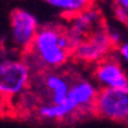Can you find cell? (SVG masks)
<instances>
[{
    "label": "cell",
    "mask_w": 128,
    "mask_h": 128,
    "mask_svg": "<svg viewBox=\"0 0 128 128\" xmlns=\"http://www.w3.org/2000/svg\"><path fill=\"white\" fill-rule=\"evenodd\" d=\"M27 54L31 68L38 72L56 70L73 56V44L66 28L51 24L40 28Z\"/></svg>",
    "instance_id": "obj_1"
},
{
    "label": "cell",
    "mask_w": 128,
    "mask_h": 128,
    "mask_svg": "<svg viewBox=\"0 0 128 128\" xmlns=\"http://www.w3.org/2000/svg\"><path fill=\"white\" fill-rule=\"evenodd\" d=\"M118 7V13L120 14L128 16V0H114Z\"/></svg>",
    "instance_id": "obj_13"
},
{
    "label": "cell",
    "mask_w": 128,
    "mask_h": 128,
    "mask_svg": "<svg viewBox=\"0 0 128 128\" xmlns=\"http://www.w3.org/2000/svg\"><path fill=\"white\" fill-rule=\"evenodd\" d=\"M32 84V68L27 59L3 58L0 64V93L12 102L21 97Z\"/></svg>",
    "instance_id": "obj_2"
},
{
    "label": "cell",
    "mask_w": 128,
    "mask_h": 128,
    "mask_svg": "<svg viewBox=\"0 0 128 128\" xmlns=\"http://www.w3.org/2000/svg\"><path fill=\"white\" fill-rule=\"evenodd\" d=\"M113 46L108 31L100 28L73 48V58L79 62L97 65L98 62L110 56Z\"/></svg>",
    "instance_id": "obj_6"
},
{
    "label": "cell",
    "mask_w": 128,
    "mask_h": 128,
    "mask_svg": "<svg viewBox=\"0 0 128 128\" xmlns=\"http://www.w3.org/2000/svg\"><path fill=\"white\" fill-rule=\"evenodd\" d=\"M40 23L26 8H14L8 16V42L13 49L28 52L40 31Z\"/></svg>",
    "instance_id": "obj_3"
},
{
    "label": "cell",
    "mask_w": 128,
    "mask_h": 128,
    "mask_svg": "<svg viewBox=\"0 0 128 128\" xmlns=\"http://www.w3.org/2000/svg\"><path fill=\"white\" fill-rule=\"evenodd\" d=\"M94 83L100 89H124L128 87V75L116 56L103 59L93 69Z\"/></svg>",
    "instance_id": "obj_8"
},
{
    "label": "cell",
    "mask_w": 128,
    "mask_h": 128,
    "mask_svg": "<svg viewBox=\"0 0 128 128\" xmlns=\"http://www.w3.org/2000/svg\"><path fill=\"white\" fill-rule=\"evenodd\" d=\"M116 49H117V55L120 56V59H122L128 65V38L124 40Z\"/></svg>",
    "instance_id": "obj_12"
},
{
    "label": "cell",
    "mask_w": 128,
    "mask_h": 128,
    "mask_svg": "<svg viewBox=\"0 0 128 128\" xmlns=\"http://www.w3.org/2000/svg\"><path fill=\"white\" fill-rule=\"evenodd\" d=\"M37 117L42 121H66L70 118H76L78 114L70 107L68 102L60 103V104H38L37 108Z\"/></svg>",
    "instance_id": "obj_10"
},
{
    "label": "cell",
    "mask_w": 128,
    "mask_h": 128,
    "mask_svg": "<svg viewBox=\"0 0 128 128\" xmlns=\"http://www.w3.org/2000/svg\"><path fill=\"white\" fill-rule=\"evenodd\" d=\"M98 92H100V87L94 82L89 79L76 78L72 82L69 97L66 102L76 111L78 117L92 113L94 114V106L97 102Z\"/></svg>",
    "instance_id": "obj_7"
},
{
    "label": "cell",
    "mask_w": 128,
    "mask_h": 128,
    "mask_svg": "<svg viewBox=\"0 0 128 128\" xmlns=\"http://www.w3.org/2000/svg\"><path fill=\"white\" fill-rule=\"evenodd\" d=\"M46 3L64 16L73 18L75 16L93 7L94 0H45Z\"/></svg>",
    "instance_id": "obj_11"
},
{
    "label": "cell",
    "mask_w": 128,
    "mask_h": 128,
    "mask_svg": "<svg viewBox=\"0 0 128 128\" xmlns=\"http://www.w3.org/2000/svg\"><path fill=\"white\" fill-rule=\"evenodd\" d=\"M94 114L116 122H128V87L100 89Z\"/></svg>",
    "instance_id": "obj_5"
},
{
    "label": "cell",
    "mask_w": 128,
    "mask_h": 128,
    "mask_svg": "<svg viewBox=\"0 0 128 128\" xmlns=\"http://www.w3.org/2000/svg\"><path fill=\"white\" fill-rule=\"evenodd\" d=\"M34 86L37 93L42 96L41 104H60L68 100L73 82L69 75L56 70H46L40 72Z\"/></svg>",
    "instance_id": "obj_4"
},
{
    "label": "cell",
    "mask_w": 128,
    "mask_h": 128,
    "mask_svg": "<svg viewBox=\"0 0 128 128\" xmlns=\"http://www.w3.org/2000/svg\"><path fill=\"white\" fill-rule=\"evenodd\" d=\"M100 20H102L100 12H97L94 7L75 16L70 20V24L66 30H68L69 38L73 44V48L102 28Z\"/></svg>",
    "instance_id": "obj_9"
}]
</instances>
